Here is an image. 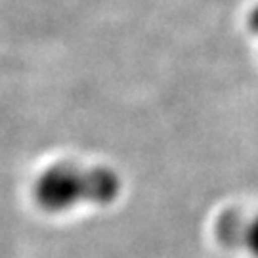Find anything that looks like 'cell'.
I'll return each mask as SVG.
<instances>
[{
    "label": "cell",
    "instance_id": "obj_1",
    "mask_svg": "<svg viewBox=\"0 0 258 258\" xmlns=\"http://www.w3.org/2000/svg\"><path fill=\"white\" fill-rule=\"evenodd\" d=\"M120 194V178L107 166H79L57 163L44 170L35 184L37 203L50 212L71 209L77 203L109 205Z\"/></svg>",
    "mask_w": 258,
    "mask_h": 258
},
{
    "label": "cell",
    "instance_id": "obj_2",
    "mask_svg": "<svg viewBox=\"0 0 258 258\" xmlns=\"http://www.w3.org/2000/svg\"><path fill=\"white\" fill-rule=\"evenodd\" d=\"M243 243H245V247L249 249L250 254L254 258H258V216L254 220H250L249 226L245 228Z\"/></svg>",
    "mask_w": 258,
    "mask_h": 258
},
{
    "label": "cell",
    "instance_id": "obj_3",
    "mask_svg": "<svg viewBox=\"0 0 258 258\" xmlns=\"http://www.w3.org/2000/svg\"><path fill=\"white\" fill-rule=\"evenodd\" d=\"M247 27L252 35H258V6L254 10H250L249 19H247Z\"/></svg>",
    "mask_w": 258,
    "mask_h": 258
}]
</instances>
